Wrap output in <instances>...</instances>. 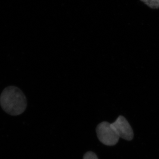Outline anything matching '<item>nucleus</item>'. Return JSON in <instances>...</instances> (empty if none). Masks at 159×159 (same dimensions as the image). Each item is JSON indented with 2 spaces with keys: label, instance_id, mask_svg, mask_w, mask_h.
Masks as SVG:
<instances>
[{
  "label": "nucleus",
  "instance_id": "f257e3e1",
  "mask_svg": "<svg viewBox=\"0 0 159 159\" xmlns=\"http://www.w3.org/2000/svg\"><path fill=\"white\" fill-rule=\"evenodd\" d=\"M0 105L3 111L11 116L22 114L27 106V100L22 91L17 87L6 88L0 96Z\"/></svg>",
  "mask_w": 159,
  "mask_h": 159
},
{
  "label": "nucleus",
  "instance_id": "f03ea898",
  "mask_svg": "<svg viewBox=\"0 0 159 159\" xmlns=\"http://www.w3.org/2000/svg\"><path fill=\"white\" fill-rule=\"evenodd\" d=\"M96 132L99 141L107 146L116 145L120 138L111 124L105 121L98 124L96 128Z\"/></svg>",
  "mask_w": 159,
  "mask_h": 159
},
{
  "label": "nucleus",
  "instance_id": "7ed1b4c3",
  "mask_svg": "<svg viewBox=\"0 0 159 159\" xmlns=\"http://www.w3.org/2000/svg\"><path fill=\"white\" fill-rule=\"evenodd\" d=\"M112 126L120 138L131 141L134 138V132L127 119L123 116H120L113 123Z\"/></svg>",
  "mask_w": 159,
  "mask_h": 159
},
{
  "label": "nucleus",
  "instance_id": "20e7f679",
  "mask_svg": "<svg viewBox=\"0 0 159 159\" xmlns=\"http://www.w3.org/2000/svg\"><path fill=\"white\" fill-rule=\"evenodd\" d=\"M140 1L151 9H157L159 8V0H140Z\"/></svg>",
  "mask_w": 159,
  "mask_h": 159
},
{
  "label": "nucleus",
  "instance_id": "39448f33",
  "mask_svg": "<svg viewBox=\"0 0 159 159\" xmlns=\"http://www.w3.org/2000/svg\"><path fill=\"white\" fill-rule=\"evenodd\" d=\"M83 159H98L97 155L93 152H88L83 157Z\"/></svg>",
  "mask_w": 159,
  "mask_h": 159
}]
</instances>
